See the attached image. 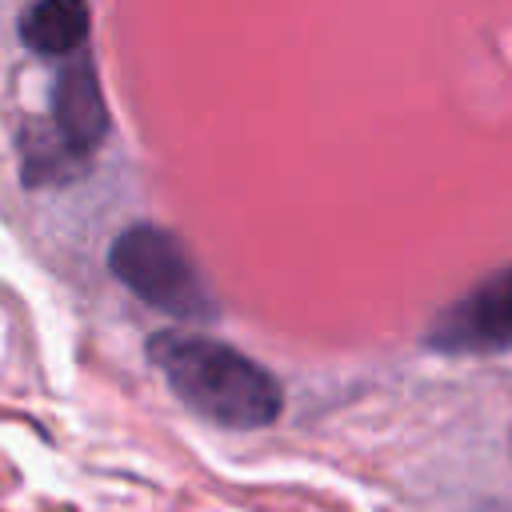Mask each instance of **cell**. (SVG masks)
<instances>
[{"instance_id":"3957f363","label":"cell","mask_w":512,"mask_h":512,"mask_svg":"<svg viewBox=\"0 0 512 512\" xmlns=\"http://www.w3.org/2000/svg\"><path fill=\"white\" fill-rule=\"evenodd\" d=\"M428 348L448 356H488L512 348V264L480 280L468 296L448 304L432 328Z\"/></svg>"},{"instance_id":"5b68a950","label":"cell","mask_w":512,"mask_h":512,"mask_svg":"<svg viewBox=\"0 0 512 512\" xmlns=\"http://www.w3.org/2000/svg\"><path fill=\"white\" fill-rule=\"evenodd\" d=\"M84 0H36L20 16V40L40 56H68L88 40Z\"/></svg>"},{"instance_id":"277c9868","label":"cell","mask_w":512,"mask_h":512,"mask_svg":"<svg viewBox=\"0 0 512 512\" xmlns=\"http://www.w3.org/2000/svg\"><path fill=\"white\" fill-rule=\"evenodd\" d=\"M52 136L76 160H84L108 136V104H104L96 68L84 56L56 72V84H52Z\"/></svg>"},{"instance_id":"7a4b0ae2","label":"cell","mask_w":512,"mask_h":512,"mask_svg":"<svg viewBox=\"0 0 512 512\" xmlns=\"http://www.w3.org/2000/svg\"><path fill=\"white\" fill-rule=\"evenodd\" d=\"M108 268L132 296H140L156 312H168L176 320L220 316V304L208 280L200 276L196 260L188 256V248L156 224L124 228L108 248Z\"/></svg>"},{"instance_id":"6da1fadb","label":"cell","mask_w":512,"mask_h":512,"mask_svg":"<svg viewBox=\"0 0 512 512\" xmlns=\"http://www.w3.org/2000/svg\"><path fill=\"white\" fill-rule=\"evenodd\" d=\"M148 356L180 404L220 428L256 432L268 428L284 408L280 380L224 340L172 328L148 340Z\"/></svg>"}]
</instances>
